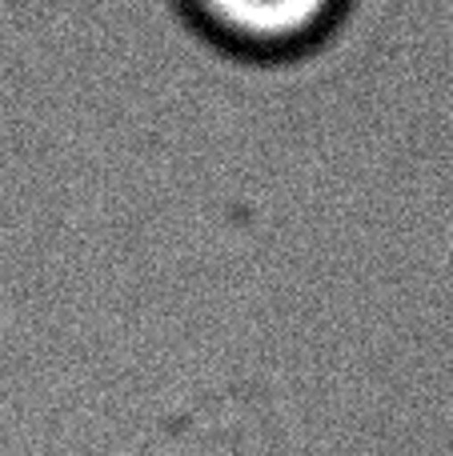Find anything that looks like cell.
<instances>
[{
    "instance_id": "6da1fadb",
    "label": "cell",
    "mask_w": 453,
    "mask_h": 456,
    "mask_svg": "<svg viewBox=\"0 0 453 456\" xmlns=\"http://www.w3.org/2000/svg\"><path fill=\"white\" fill-rule=\"evenodd\" d=\"M350 0H181L189 20L225 48L285 56L309 48L337 24Z\"/></svg>"
}]
</instances>
